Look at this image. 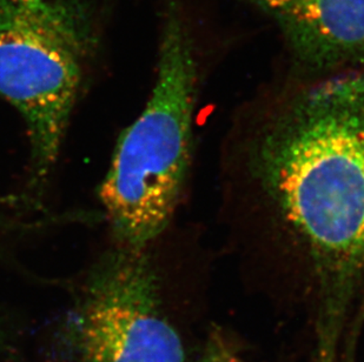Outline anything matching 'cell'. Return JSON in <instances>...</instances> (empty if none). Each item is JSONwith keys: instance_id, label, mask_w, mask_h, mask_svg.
Here are the masks:
<instances>
[{"instance_id": "5", "label": "cell", "mask_w": 364, "mask_h": 362, "mask_svg": "<svg viewBox=\"0 0 364 362\" xmlns=\"http://www.w3.org/2000/svg\"><path fill=\"white\" fill-rule=\"evenodd\" d=\"M279 28L287 77L303 80L364 69V0H247Z\"/></svg>"}, {"instance_id": "2", "label": "cell", "mask_w": 364, "mask_h": 362, "mask_svg": "<svg viewBox=\"0 0 364 362\" xmlns=\"http://www.w3.org/2000/svg\"><path fill=\"white\" fill-rule=\"evenodd\" d=\"M157 59L148 103L121 134L98 190L117 246L162 239L189 184L202 65L182 0H164Z\"/></svg>"}, {"instance_id": "3", "label": "cell", "mask_w": 364, "mask_h": 362, "mask_svg": "<svg viewBox=\"0 0 364 362\" xmlns=\"http://www.w3.org/2000/svg\"><path fill=\"white\" fill-rule=\"evenodd\" d=\"M87 38L62 3L0 0V98L28 127L33 186L57 163L82 82Z\"/></svg>"}, {"instance_id": "4", "label": "cell", "mask_w": 364, "mask_h": 362, "mask_svg": "<svg viewBox=\"0 0 364 362\" xmlns=\"http://www.w3.org/2000/svg\"><path fill=\"white\" fill-rule=\"evenodd\" d=\"M154 245L114 247L93 267L80 314L82 362L186 361L163 309Z\"/></svg>"}, {"instance_id": "6", "label": "cell", "mask_w": 364, "mask_h": 362, "mask_svg": "<svg viewBox=\"0 0 364 362\" xmlns=\"http://www.w3.org/2000/svg\"><path fill=\"white\" fill-rule=\"evenodd\" d=\"M21 1L28 4H41L46 3V1H51V0H21Z\"/></svg>"}, {"instance_id": "1", "label": "cell", "mask_w": 364, "mask_h": 362, "mask_svg": "<svg viewBox=\"0 0 364 362\" xmlns=\"http://www.w3.org/2000/svg\"><path fill=\"white\" fill-rule=\"evenodd\" d=\"M220 185L231 253L296 285L331 362L364 299V69L285 77L238 106Z\"/></svg>"}]
</instances>
